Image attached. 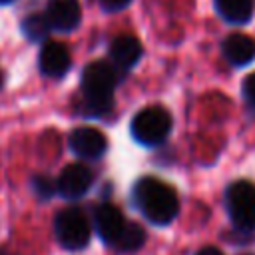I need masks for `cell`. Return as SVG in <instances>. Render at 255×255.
I'll list each match as a JSON object with an SVG mask.
<instances>
[{"label": "cell", "mask_w": 255, "mask_h": 255, "mask_svg": "<svg viewBox=\"0 0 255 255\" xmlns=\"http://www.w3.org/2000/svg\"><path fill=\"white\" fill-rule=\"evenodd\" d=\"M10 2H14V0H0V4H10Z\"/></svg>", "instance_id": "ffe728a7"}, {"label": "cell", "mask_w": 255, "mask_h": 255, "mask_svg": "<svg viewBox=\"0 0 255 255\" xmlns=\"http://www.w3.org/2000/svg\"><path fill=\"white\" fill-rule=\"evenodd\" d=\"M243 98L249 102V106L255 108V72H251L243 80Z\"/></svg>", "instance_id": "e0dca14e"}, {"label": "cell", "mask_w": 255, "mask_h": 255, "mask_svg": "<svg viewBox=\"0 0 255 255\" xmlns=\"http://www.w3.org/2000/svg\"><path fill=\"white\" fill-rule=\"evenodd\" d=\"M40 70L50 76V78H60L68 72L72 60H70V52L64 44L60 42H46L40 50V58H38Z\"/></svg>", "instance_id": "30bf717a"}, {"label": "cell", "mask_w": 255, "mask_h": 255, "mask_svg": "<svg viewBox=\"0 0 255 255\" xmlns=\"http://www.w3.org/2000/svg\"><path fill=\"white\" fill-rule=\"evenodd\" d=\"M129 2H131V0H98V4H100L104 10H108V12H118V10L126 8Z\"/></svg>", "instance_id": "ac0fdd59"}, {"label": "cell", "mask_w": 255, "mask_h": 255, "mask_svg": "<svg viewBox=\"0 0 255 255\" xmlns=\"http://www.w3.org/2000/svg\"><path fill=\"white\" fill-rule=\"evenodd\" d=\"M0 82H2V78H0Z\"/></svg>", "instance_id": "7402d4cb"}, {"label": "cell", "mask_w": 255, "mask_h": 255, "mask_svg": "<svg viewBox=\"0 0 255 255\" xmlns=\"http://www.w3.org/2000/svg\"><path fill=\"white\" fill-rule=\"evenodd\" d=\"M171 131V116L161 106H149L131 120V135L143 145L161 143Z\"/></svg>", "instance_id": "277c9868"}, {"label": "cell", "mask_w": 255, "mask_h": 255, "mask_svg": "<svg viewBox=\"0 0 255 255\" xmlns=\"http://www.w3.org/2000/svg\"><path fill=\"white\" fill-rule=\"evenodd\" d=\"M143 241H145L143 227L137 225V223H133V221H128L126 227H124V231L116 239L114 247L118 251H135V249H139L143 245Z\"/></svg>", "instance_id": "5bb4252c"}, {"label": "cell", "mask_w": 255, "mask_h": 255, "mask_svg": "<svg viewBox=\"0 0 255 255\" xmlns=\"http://www.w3.org/2000/svg\"><path fill=\"white\" fill-rule=\"evenodd\" d=\"M215 8L229 24H247L253 16L255 0H215Z\"/></svg>", "instance_id": "4fadbf2b"}, {"label": "cell", "mask_w": 255, "mask_h": 255, "mask_svg": "<svg viewBox=\"0 0 255 255\" xmlns=\"http://www.w3.org/2000/svg\"><path fill=\"white\" fill-rule=\"evenodd\" d=\"M44 16H46L50 28H56L62 32L74 30L82 18L80 2L78 0H48Z\"/></svg>", "instance_id": "ba28073f"}, {"label": "cell", "mask_w": 255, "mask_h": 255, "mask_svg": "<svg viewBox=\"0 0 255 255\" xmlns=\"http://www.w3.org/2000/svg\"><path fill=\"white\" fill-rule=\"evenodd\" d=\"M141 44L135 36H128V34H122L118 36L112 46H110V58L114 62L116 68L120 70H129L131 66H135L141 58Z\"/></svg>", "instance_id": "8fae6325"}, {"label": "cell", "mask_w": 255, "mask_h": 255, "mask_svg": "<svg viewBox=\"0 0 255 255\" xmlns=\"http://www.w3.org/2000/svg\"><path fill=\"white\" fill-rule=\"evenodd\" d=\"M225 205L231 223L239 231L255 229V185L251 181H233L225 191Z\"/></svg>", "instance_id": "3957f363"}, {"label": "cell", "mask_w": 255, "mask_h": 255, "mask_svg": "<svg viewBox=\"0 0 255 255\" xmlns=\"http://www.w3.org/2000/svg\"><path fill=\"white\" fill-rule=\"evenodd\" d=\"M139 211L155 225H167L179 211V199L171 185L157 177H141L133 187Z\"/></svg>", "instance_id": "6da1fadb"}, {"label": "cell", "mask_w": 255, "mask_h": 255, "mask_svg": "<svg viewBox=\"0 0 255 255\" xmlns=\"http://www.w3.org/2000/svg\"><path fill=\"white\" fill-rule=\"evenodd\" d=\"M221 52L233 66H247L255 60V40L245 34H231L223 40Z\"/></svg>", "instance_id": "7c38bea8"}, {"label": "cell", "mask_w": 255, "mask_h": 255, "mask_svg": "<svg viewBox=\"0 0 255 255\" xmlns=\"http://www.w3.org/2000/svg\"><path fill=\"white\" fill-rule=\"evenodd\" d=\"M32 187H34V191H36L42 199H46V197H50V195L54 193L56 183H54L50 177H46V175H36V177L32 179Z\"/></svg>", "instance_id": "2e32d148"}, {"label": "cell", "mask_w": 255, "mask_h": 255, "mask_svg": "<svg viewBox=\"0 0 255 255\" xmlns=\"http://www.w3.org/2000/svg\"><path fill=\"white\" fill-rule=\"evenodd\" d=\"M92 185V171L84 163H70L64 167L56 181V189L66 199H78L82 197Z\"/></svg>", "instance_id": "8992f818"}, {"label": "cell", "mask_w": 255, "mask_h": 255, "mask_svg": "<svg viewBox=\"0 0 255 255\" xmlns=\"http://www.w3.org/2000/svg\"><path fill=\"white\" fill-rule=\"evenodd\" d=\"M118 72L108 62H92L82 72V94L92 116H102L112 108Z\"/></svg>", "instance_id": "7a4b0ae2"}, {"label": "cell", "mask_w": 255, "mask_h": 255, "mask_svg": "<svg viewBox=\"0 0 255 255\" xmlns=\"http://www.w3.org/2000/svg\"><path fill=\"white\" fill-rule=\"evenodd\" d=\"M94 223H96L98 235H100L106 243L114 245L116 239L120 237V233L124 231V227H126L128 221L124 219L122 211H120L116 205H112V203H102V205H98L96 211H94Z\"/></svg>", "instance_id": "9c48e42d"}, {"label": "cell", "mask_w": 255, "mask_h": 255, "mask_svg": "<svg viewBox=\"0 0 255 255\" xmlns=\"http://www.w3.org/2000/svg\"><path fill=\"white\" fill-rule=\"evenodd\" d=\"M70 147L80 157L96 159V157L104 155V151L108 147V139L100 129L90 128V126H82L70 133Z\"/></svg>", "instance_id": "52a82bcc"}, {"label": "cell", "mask_w": 255, "mask_h": 255, "mask_svg": "<svg viewBox=\"0 0 255 255\" xmlns=\"http://www.w3.org/2000/svg\"><path fill=\"white\" fill-rule=\"evenodd\" d=\"M195 255H223L217 247H203V249H199Z\"/></svg>", "instance_id": "d6986e66"}, {"label": "cell", "mask_w": 255, "mask_h": 255, "mask_svg": "<svg viewBox=\"0 0 255 255\" xmlns=\"http://www.w3.org/2000/svg\"><path fill=\"white\" fill-rule=\"evenodd\" d=\"M22 32L26 34L28 40H46L48 34H50V24L46 20V16H40V14H32L28 16L24 22H22Z\"/></svg>", "instance_id": "9a60e30c"}, {"label": "cell", "mask_w": 255, "mask_h": 255, "mask_svg": "<svg viewBox=\"0 0 255 255\" xmlns=\"http://www.w3.org/2000/svg\"><path fill=\"white\" fill-rule=\"evenodd\" d=\"M54 229H56V237H58L60 245L66 249H72V251L84 249L92 235L90 221L80 207L62 209L56 215Z\"/></svg>", "instance_id": "5b68a950"}, {"label": "cell", "mask_w": 255, "mask_h": 255, "mask_svg": "<svg viewBox=\"0 0 255 255\" xmlns=\"http://www.w3.org/2000/svg\"><path fill=\"white\" fill-rule=\"evenodd\" d=\"M247 255H251V253H247Z\"/></svg>", "instance_id": "44dd1931"}]
</instances>
